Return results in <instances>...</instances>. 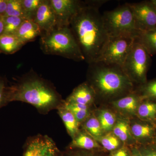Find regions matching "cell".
<instances>
[{
  "instance_id": "cell-1",
  "label": "cell",
  "mask_w": 156,
  "mask_h": 156,
  "mask_svg": "<svg viewBox=\"0 0 156 156\" xmlns=\"http://www.w3.org/2000/svg\"><path fill=\"white\" fill-rule=\"evenodd\" d=\"M107 1H84L69 28L88 64L95 62L109 37L99 9Z\"/></svg>"
},
{
  "instance_id": "cell-2",
  "label": "cell",
  "mask_w": 156,
  "mask_h": 156,
  "mask_svg": "<svg viewBox=\"0 0 156 156\" xmlns=\"http://www.w3.org/2000/svg\"><path fill=\"white\" fill-rule=\"evenodd\" d=\"M8 103L20 101L31 105L44 114L58 109L64 100L50 82L31 70L7 88Z\"/></svg>"
},
{
  "instance_id": "cell-3",
  "label": "cell",
  "mask_w": 156,
  "mask_h": 156,
  "mask_svg": "<svg viewBox=\"0 0 156 156\" xmlns=\"http://www.w3.org/2000/svg\"><path fill=\"white\" fill-rule=\"evenodd\" d=\"M89 65L87 82L95 92L96 100L110 102L134 91L136 86L119 66L100 62Z\"/></svg>"
},
{
  "instance_id": "cell-4",
  "label": "cell",
  "mask_w": 156,
  "mask_h": 156,
  "mask_svg": "<svg viewBox=\"0 0 156 156\" xmlns=\"http://www.w3.org/2000/svg\"><path fill=\"white\" fill-rule=\"evenodd\" d=\"M40 47L43 53L57 55L75 61H85V58L69 26H57L42 34Z\"/></svg>"
},
{
  "instance_id": "cell-5",
  "label": "cell",
  "mask_w": 156,
  "mask_h": 156,
  "mask_svg": "<svg viewBox=\"0 0 156 156\" xmlns=\"http://www.w3.org/2000/svg\"><path fill=\"white\" fill-rule=\"evenodd\" d=\"M151 56L135 39L122 69L135 85L144 83L152 63Z\"/></svg>"
},
{
  "instance_id": "cell-6",
  "label": "cell",
  "mask_w": 156,
  "mask_h": 156,
  "mask_svg": "<svg viewBox=\"0 0 156 156\" xmlns=\"http://www.w3.org/2000/svg\"><path fill=\"white\" fill-rule=\"evenodd\" d=\"M102 18L109 37L131 35L136 37L133 12L129 3L120 6L110 11L105 12Z\"/></svg>"
},
{
  "instance_id": "cell-7",
  "label": "cell",
  "mask_w": 156,
  "mask_h": 156,
  "mask_svg": "<svg viewBox=\"0 0 156 156\" xmlns=\"http://www.w3.org/2000/svg\"><path fill=\"white\" fill-rule=\"evenodd\" d=\"M135 37L121 35L109 37L99 57L95 62H100L122 67L135 41Z\"/></svg>"
},
{
  "instance_id": "cell-8",
  "label": "cell",
  "mask_w": 156,
  "mask_h": 156,
  "mask_svg": "<svg viewBox=\"0 0 156 156\" xmlns=\"http://www.w3.org/2000/svg\"><path fill=\"white\" fill-rule=\"evenodd\" d=\"M137 34L156 29V9L151 1L129 3Z\"/></svg>"
},
{
  "instance_id": "cell-9",
  "label": "cell",
  "mask_w": 156,
  "mask_h": 156,
  "mask_svg": "<svg viewBox=\"0 0 156 156\" xmlns=\"http://www.w3.org/2000/svg\"><path fill=\"white\" fill-rule=\"evenodd\" d=\"M130 129L136 146L154 143L156 124L140 119L137 117L129 119Z\"/></svg>"
},
{
  "instance_id": "cell-10",
  "label": "cell",
  "mask_w": 156,
  "mask_h": 156,
  "mask_svg": "<svg viewBox=\"0 0 156 156\" xmlns=\"http://www.w3.org/2000/svg\"><path fill=\"white\" fill-rule=\"evenodd\" d=\"M58 21V26H69L71 20L81 8L84 1L50 0Z\"/></svg>"
},
{
  "instance_id": "cell-11",
  "label": "cell",
  "mask_w": 156,
  "mask_h": 156,
  "mask_svg": "<svg viewBox=\"0 0 156 156\" xmlns=\"http://www.w3.org/2000/svg\"><path fill=\"white\" fill-rule=\"evenodd\" d=\"M56 146L49 136L38 134L29 138L26 143L23 156H46Z\"/></svg>"
},
{
  "instance_id": "cell-12",
  "label": "cell",
  "mask_w": 156,
  "mask_h": 156,
  "mask_svg": "<svg viewBox=\"0 0 156 156\" xmlns=\"http://www.w3.org/2000/svg\"><path fill=\"white\" fill-rule=\"evenodd\" d=\"M142 100V98L134 91L109 103L122 117L131 119L136 117L138 107Z\"/></svg>"
},
{
  "instance_id": "cell-13",
  "label": "cell",
  "mask_w": 156,
  "mask_h": 156,
  "mask_svg": "<svg viewBox=\"0 0 156 156\" xmlns=\"http://www.w3.org/2000/svg\"><path fill=\"white\" fill-rule=\"evenodd\" d=\"M34 21L41 30L42 34L48 32L58 26L56 14L50 0L42 1Z\"/></svg>"
},
{
  "instance_id": "cell-14",
  "label": "cell",
  "mask_w": 156,
  "mask_h": 156,
  "mask_svg": "<svg viewBox=\"0 0 156 156\" xmlns=\"http://www.w3.org/2000/svg\"><path fill=\"white\" fill-rule=\"evenodd\" d=\"M95 101V92L87 81L75 88L65 101L92 106Z\"/></svg>"
},
{
  "instance_id": "cell-15",
  "label": "cell",
  "mask_w": 156,
  "mask_h": 156,
  "mask_svg": "<svg viewBox=\"0 0 156 156\" xmlns=\"http://www.w3.org/2000/svg\"><path fill=\"white\" fill-rule=\"evenodd\" d=\"M112 132L124 145L130 147L136 146V141L131 134L129 119L123 117L117 118Z\"/></svg>"
},
{
  "instance_id": "cell-16",
  "label": "cell",
  "mask_w": 156,
  "mask_h": 156,
  "mask_svg": "<svg viewBox=\"0 0 156 156\" xmlns=\"http://www.w3.org/2000/svg\"><path fill=\"white\" fill-rule=\"evenodd\" d=\"M42 34L41 30L34 20L25 19L15 35L23 44L33 41Z\"/></svg>"
},
{
  "instance_id": "cell-17",
  "label": "cell",
  "mask_w": 156,
  "mask_h": 156,
  "mask_svg": "<svg viewBox=\"0 0 156 156\" xmlns=\"http://www.w3.org/2000/svg\"><path fill=\"white\" fill-rule=\"evenodd\" d=\"M72 139V141L67 148L89 151L103 150L97 141L83 129H80L79 132Z\"/></svg>"
},
{
  "instance_id": "cell-18",
  "label": "cell",
  "mask_w": 156,
  "mask_h": 156,
  "mask_svg": "<svg viewBox=\"0 0 156 156\" xmlns=\"http://www.w3.org/2000/svg\"><path fill=\"white\" fill-rule=\"evenodd\" d=\"M24 45L15 35L3 34L0 36V53L14 54Z\"/></svg>"
},
{
  "instance_id": "cell-19",
  "label": "cell",
  "mask_w": 156,
  "mask_h": 156,
  "mask_svg": "<svg viewBox=\"0 0 156 156\" xmlns=\"http://www.w3.org/2000/svg\"><path fill=\"white\" fill-rule=\"evenodd\" d=\"M136 117L140 119L156 124V102L143 99L140 102Z\"/></svg>"
},
{
  "instance_id": "cell-20",
  "label": "cell",
  "mask_w": 156,
  "mask_h": 156,
  "mask_svg": "<svg viewBox=\"0 0 156 156\" xmlns=\"http://www.w3.org/2000/svg\"><path fill=\"white\" fill-rule=\"evenodd\" d=\"M57 111L58 115L63 121L68 133L73 139L80 131V126L73 114L64 108L63 105Z\"/></svg>"
},
{
  "instance_id": "cell-21",
  "label": "cell",
  "mask_w": 156,
  "mask_h": 156,
  "mask_svg": "<svg viewBox=\"0 0 156 156\" xmlns=\"http://www.w3.org/2000/svg\"><path fill=\"white\" fill-rule=\"evenodd\" d=\"M95 114L104 134L112 132L118 118L115 114L106 109L99 110Z\"/></svg>"
},
{
  "instance_id": "cell-22",
  "label": "cell",
  "mask_w": 156,
  "mask_h": 156,
  "mask_svg": "<svg viewBox=\"0 0 156 156\" xmlns=\"http://www.w3.org/2000/svg\"><path fill=\"white\" fill-rule=\"evenodd\" d=\"M63 106L73 114L80 126L92 113L91 106L89 105L68 102L64 100Z\"/></svg>"
},
{
  "instance_id": "cell-23",
  "label": "cell",
  "mask_w": 156,
  "mask_h": 156,
  "mask_svg": "<svg viewBox=\"0 0 156 156\" xmlns=\"http://www.w3.org/2000/svg\"><path fill=\"white\" fill-rule=\"evenodd\" d=\"M135 39L151 56L156 54V29L145 32L138 33Z\"/></svg>"
},
{
  "instance_id": "cell-24",
  "label": "cell",
  "mask_w": 156,
  "mask_h": 156,
  "mask_svg": "<svg viewBox=\"0 0 156 156\" xmlns=\"http://www.w3.org/2000/svg\"><path fill=\"white\" fill-rule=\"evenodd\" d=\"M80 127L95 139L105 134L98 119L93 112L81 124Z\"/></svg>"
},
{
  "instance_id": "cell-25",
  "label": "cell",
  "mask_w": 156,
  "mask_h": 156,
  "mask_svg": "<svg viewBox=\"0 0 156 156\" xmlns=\"http://www.w3.org/2000/svg\"><path fill=\"white\" fill-rule=\"evenodd\" d=\"M95 140L104 150L109 153L119 149L125 145L112 132L104 134L103 136Z\"/></svg>"
},
{
  "instance_id": "cell-26",
  "label": "cell",
  "mask_w": 156,
  "mask_h": 156,
  "mask_svg": "<svg viewBox=\"0 0 156 156\" xmlns=\"http://www.w3.org/2000/svg\"><path fill=\"white\" fill-rule=\"evenodd\" d=\"M134 91L138 93L143 99L156 102V77L147 80L144 83L136 86Z\"/></svg>"
},
{
  "instance_id": "cell-27",
  "label": "cell",
  "mask_w": 156,
  "mask_h": 156,
  "mask_svg": "<svg viewBox=\"0 0 156 156\" xmlns=\"http://www.w3.org/2000/svg\"><path fill=\"white\" fill-rule=\"evenodd\" d=\"M4 23V32L6 34L15 35L24 18L15 16H4L2 17Z\"/></svg>"
},
{
  "instance_id": "cell-28",
  "label": "cell",
  "mask_w": 156,
  "mask_h": 156,
  "mask_svg": "<svg viewBox=\"0 0 156 156\" xmlns=\"http://www.w3.org/2000/svg\"><path fill=\"white\" fill-rule=\"evenodd\" d=\"M104 150H86L80 149H70L61 151V156H109V154Z\"/></svg>"
},
{
  "instance_id": "cell-29",
  "label": "cell",
  "mask_w": 156,
  "mask_h": 156,
  "mask_svg": "<svg viewBox=\"0 0 156 156\" xmlns=\"http://www.w3.org/2000/svg\"><path fill=\"white\" fill-rule=\"evenodd\" d=\"M5 16H15L25 19L22 0H8Z\"/></svg>"
},
{
  "instance_id": "cell-30",
  "label": "cell",
  "mask_w": 156,
  "mask_h": 156,
  "mask_svg": "<svg viewBox=\"0 0 156 156\" xmlns=\"http://www.w3.org/2000/svg\"><path fill=\"white\" fill-rule=\"evenodd\" d=\"M43 0H22L25 19L34 20Z\"/></svg>"
},
{
  "instance_id": "cell-31",
  "label": "cell",
  "mask_w": 156,
  "mask_h": 156,
  "mask_svg": "<svg viewBox=\"0 0 156 156\" xmlns=\"http://www.w3.org/2000/svg\"><path fill=\"white\" fill-rule=\"evenodd\" d=\"M8 87L6 79L0 77V108L8 104L7 100Z\"/></svg>"
},
{
  "instance_id": "cell-32",
  "label": "cell",
  "mask_w": 156,
  "mask_h": 156,
  "mask_svg": "<svg viewBox=\"0 0 156 156\" xmlns=\"http://www.w3.org/2000/svg\"><path fill=\"white\" fill-rule=\"evenodd\" d=\"M136 146L142 156H156L155 144Z\"/></svg>"
},
{
  "instance_id": "cell-33",
  "label": "cell",
  "mask_w": 156,
  "mask_h": 156,
  "mask_svg": "<svg viewBox=\"0 0 156 156\" xmlns=\"http://www.w3.org/2000/svg\"><path fill=\"white\" fill-rule=\"evenodd\" d=\"M131 150L129 147L126 145L110 153L109 156H130Z\"/></svg>"
},
{
  "instance_id": "cell-34",
  "label": "cell",
  "mask_w": 156,
  "mask_h": 156,
  "mask_svg": "<svg viewBox=\"0 0 156 156\" xmlns=\"http://www.w3.org/2000/svg\"><path fill=\"white\" fill-rule=\"evenodd\" d=\"M8 0H0V17H4L7 9Z\"/></svg>"
},
{
  "instance_id": "cell-35",
  "label": "cell",
  "mask_w": 156,
  "mask_h": 156,
  "mask_svg": "<svg viewBox=\"0 0 156 156\" xmlns=\"http://www.w3.org/2000/svg\"><path fill=\"white\" fill-rule=\"evenodd\" d=\"M61 151H59L56 146L50 151L46 156H61Z\"/></svg>"
},
{
  "instance_id": "cell-36",
  "label": "cell",
  "mask_w": 156,
  "mask_h": 156,
  "mask_svg": "<svg viewBox=\"0 0 156 156\" xmlns=\"http://www.w3.org/2000/svg\"><path fill=\"white\" fill-rule=\"evenodd\" d=\"M130 148H130L131 156H142L136 146L132 147Z\"/></svg>"
},
{
  "instance_id": "cell-37",
  "label": "cell",
  "mask_w": 156,
  "mask_h": 156,
  "mask_svg": "<svg viewBox=\"0 0 156 156\" xmlns=\"http://www.w3.org/2000/svg\"><path fill=\"white\" fill-rule=\"evenodd\" d=\"M4 23L2 17H0V36L4 34Z\"/></svg>"
},
{
  "instance_id": "cell-38",
  "label": "cell",
  "mask_w": 156,
  "mask_h": 156,
  "mask_svg": "<svg viewBox=\"0 0 156 156\" xmlns=\"http://www.w3.org/2000/svg\"><path fill=\"white\" fill-rule=\"evenodd\" d=\"M153 4L154 5V6H155L156 9V0H151Z\"/></svg>"
},
{
  "instance_id": "cell-39",
  "label": "cell",
  "mask_w": 156,
  "mask_h": 156,
  "mask_svg": "<svg viewBox=\"0 0 156 156\" xmlns=\"http://www.w3.org/2000/svg\"><path fill=\"white\" fill-rule=\"evenodd\" d=\"M154 144H156V130L155 136V138H154Z\"/></svg>"
}]
</instances>
